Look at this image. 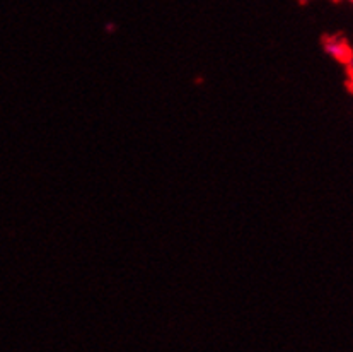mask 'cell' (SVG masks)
<instances>
[{
	"mask_svg": "<svg viewBox=\"0 0 353 352\" xmlns=\"http://www.w3.org/2000/svg\"><path fill=\"white\" fill-rule=\"evenodd\" d=\"M324 52L331 57L333 60L341 63L352 62V50L348 46V43L345 39L336 38V36H331V38L324 39Z\"/></svg>",
	"mask_w": 353,
	"mask_h": 352,
	"instance_id": "1",
	"label": "cell"
},
{
	"mask_svg": "<svg viewBox=\"0 0 353 352\" xmlns=\"http://www.w3.org/2000/svg\"><path fill=\"white\" fill-rule=\"evenodd\" d=\"M352 82H353V66H352Z\"/></svg>",
	"mask_w": 353,
	"mask_h": 352,
	"instance_id": "2",
	"label": "cell"
},
{
	"mask_svg": "<svg viewBox=\"0 0 353 352\" xmlns=\"http://www.w3.org/2000/svg\"><path fill=\"white\" fill-rule=\"evenodd\" d=\"M350 2H352V3H353V0H350Z\"/></svg>",
	"mask_w": 353,
	"mask_h": 352,
	"instance_id": "3",
	"label": "cell"
}]
</instances>
